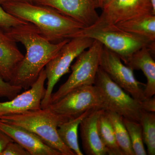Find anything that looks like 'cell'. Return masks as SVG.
I'll use <instances>...</instances> for the list:
<instances>
[{"instance_id":"6da1fadb","label":"cell","mask_w":155,"mask_h":155,"mask_svg":"<svg viewBox=\"0 0 155 155\" xmlns=\"http://www.w3.org/2000/svg\"><path fill=\"white\" fill-rule=\"evenodd\" d=\"M5 31L16 42L22 44L26 50L11 83L25 90L31 87L42 70L70 39L51 42L42 36L36 27L29 22Z\"/></svg>"},{"instance_id":"7a4b0ae2","label":"cell","mask_w":155,"mask_h":155,"mask_svg":"<svg viewBox=\"0 0 155 155\" xmlns=\"http://www.w3.org/2000/svg\"><path fill=\"white\" fill-rule=\"evenodd\" d=\"M1 5L12 16L33 24L42 36L51 42L73 38L85 28L81 23L48 6L23 1L5 2Z\"/></svg>"},{"instance_id":"3957f363","label":"cell","mask_w":155,"mask_h":155,"mask_svg":"<svg viewBox=\"0 0 155 155\" xmlns=\"http://www.w3.org/2000/svg\"><path fill=\"white\" fill-rule=\"evenodd\" d=\"M67 120L54 113L48 107L0 116V121L27 129L61 155H75L61 141L58 134L59 125Z\"/></svg>"},{"instance_id":"277c9868","label":"cell","mask_w":155,"mask_h":155,"mask_svg":"<svg viewBox=\"0 0 155 155\" xmlns=\"http://www.w3.org/2000/svg\"><path fill=\"white\" fill-rule=\"evenodd\" d=\"M76 37L89 38L97 41L118 55L125 64L135 52L142 48H147L153 54L155 52V43L121 30L115 25L85 28L79 31L75 37Z\"/></svg>"},{"instance_id":"5b68a950","label":"cell","mask_w":155,"mask_h":155,"mask_svg":"<svg viewBox=\"0 0 155 155\" xmlns=\"http://www.w3.org/2000/svg\"><path fill=\"white\" fill-rule=\"evenodd\" d=\"M48 107L59 116L69 120L91 110H109L101 90L95 85H85L69 92Z\"/></svg>"},{"instance_id":"8992f818","label":"cell","mask_w":155,"mask_h":155,"mask_svg":"<svg viewBox=\"0 0 155 155\" xmlns=\"http://www.w3.org/2000/svg\"><path fill=\"white\" fill-rule=\"evenodd\" d=\"M103 45L94 40L88 50H84L76 58L71 65L72 73L67 81L58 91L53 93L50 104L57 102L63 97L73 90L85 85H94Z\"/></svg>"},{"instance_id":"52a82bcc","label":"cell","mask_w":155,"mask_h":155,"mask_svg":"<svg viewBox=\"0 0 155 155\" xmlns=\"http://www.w3.org/2000/svg\"><path fill=\"white\" fill-rule=\"evenodd\" d=\"M94 40L89 38L76 37L70 39L47 64L45 71L47 86L41 103V108L49 106L54 87L61 77L69 72L73 61L79 54L88 49Z\"/></svg>"},{"instance_id":"ba28073f","label":"cell","mask_w":155,"mask_h":155,"mask_svg":"<svg viewBox=\"0 0 155 155\" xmlns=\"http://www.w3.org/2000/svg\"><path fill=\"white\" fill-rule=\"evenodd\" d=\"M94 85L99 87L105 96L109 110L123 118L139 122L142 110L141 102L132 97L109 77L99 67Z\"/></svg>"},{"instance_id":"9c48e42d","label":"cell","mask_w":155,"mask_h":155,"mask_svg":"<svg viewBox=\"0 0 155 155\" xmlns=\"http://www.w3.org/2000/svg\"><path fill=\"white\" fill-rule=\"evenodd\" d=\"M100 67L115 83L135 99L142 102L147 98L144 88L146 84L136 79L133 71L122 63L116 53L103 46L100 59Z\"/></svg>"},{"instance_id":"30bf717a","label":"cell","mask_w":155,"mask_h":155,"mask_svg":"<svg viewBox=\"0 0 155 155\" xmlns=\"http://www.w3.org/2000/svg\"><path fill=\"white\" fill-rule=\"evenodd\" d=\"M102 11L97 22L92 26L116 25L135 17L153 14L152 0H112Z\"/></svg>"},{"instance_id":"8fae6325","label":"cell","mask_w":155,"mask_h":155,"mask_svg":"<svg viewBox=\"0 0 155 155\" xmlns=\"http://www.w3.org/2000/svg\"><path fill=\"white\" fill-rule=\"evenodd\" d=\"M28 2L52 8L81 23L85 28L94 25L99 17L93 0H28Z\"/></svg>"},{"instance_id":"7c38bea8","label":"cell","mask_w":155,"mask_h":155,"mask_svg":"<svg viewBox=\"0 0 155 155\" xmlns=\"http://www.w3.org/2000/svg\"><path fill=\"white\" fill-rule=\"evenodd\" d=\"M46 79L44 68L30 88L9 101L0 102V116L20 114L41 108V101L46 91L45 83Z\"/></svg>"},{"instance_id":"4fadbf2b","label":"cell","mask_w":155,"mask_h":155,"mask_svg":"<svg viewBox=\"0 0 155 155\" xmlns=\"http://www.w3.org/2000/svg\"><path fill=\"white\" fill-rule=\"evenodd\" d=\"M0 129L14 141L21 145L30 155H61L34 134L23 127L0 121Z\"/></svg>"},{"instance_id":"5bb4252c","label":"cell","mask_w":155,"mask_h":155,"mask_svg":"<svg viewBox=\"0 0 155 155\" xmlns=\"http://www.w3.org/2000/svg\"><path fill=\"white\" fill-rule=\"evenodd\" d=\"M24 56L16 42L0 28V76L5 81L11 83Z\"/></svg>"},{"instance_id":"9a60e30c","label":"cell","mask_w":155,"mask_h":155,"mask_svg":"<svg viewBox=\"0 0 155 155\" xmlns=\"http://www.w3.org/2000/svg\"><path fill=\"white\" fill-rule=\"evenodd\" d=\"M97 110L86 116L79 125L82 148L87 155H108L107 151L100 138L97 122L101 111Z\"/></svg>"},{"instance_id":"2e32d148","label":"cell","mask_w":155,"mask_h":155,"mask_svg":"<svg viewBox=\"0 0 155 155\" xmlns=\"http://www.w3.org/2000/svg\"><path fill=\"white\" fill-rule=\"evenodd\" d=\"M133 70H140L146 77L147 82L144 88L147 98L155 94V62L152 53L147 47L135 52L125 64Z\"/></svg>"},{"instance_id":"e0dca14e","label":"cell","mask_w":155,"mask_h":155,"mask_svg":"<svg viewBox=\"0 0 155 155\" xmlns=\"http://www.w3.org/2000/svg\"><path fill=\"white\" fill-rule=\"evenodd\" d=\"M121 30L155 43V15L146 14L115 25Z\"/></svg>"},{"instance_id":"ac0fdd59","label":"cell","mask_w":155,"mask_h":155,"mask_svg":"<svg viewBox=\"0 0 155 155\" xmlns=\"http://www.w3.org/2000/svg\"><path fill=\"white\" fill-rule=\"evenodd\" d=\"M97 110L87 111L74 119L62 122L58 127V132L61 141L75 155H83L78 142V130L81 122L89 114Z\"/></svg>"},{"instance_id":"d6986e66","label":"cell","mask_w":155,"mask_h":155,"mask_svg":"<svg viewBox=\"0 0 155 155\" xmlns=\"http://www.w3.org/2000/svg\"><path fill=\"white\" fill-rule=\"evenodd\" d=\"M97 127L100 138L107 149L108 155H124L117 143L114 129L105 110H103L99 116Z\"/></svg>"},{"instance_id":"ffe728a7","label":"cell","mask_w":155,"mask_h":155,"mask_svg":"<svg viewBox=\"0 0 155 155\" xmlns=\"http://www.w3.org/2000/svg\"><path fill=\"white\" fill-rule=\"evenodd\" d=\"M105 112L114 129L117 143L124 155H135L122 116L114 111L105 110Z\"/></svg>"},{"instance_id":"44dd1931","label":"cell","mask_w":155,"mask_h":155,"mask_svg":"<svg viewBox=\"0 0 155 155\" xmlns=\"http://www.w3.org/2000/svg\"><path fill=\"white\" fill-rule=\"evenodd\" d=\"M140 122L142 128L143 143L147 147V154L155 155V113L143 111Z\"/></svg>"},{"instance_id":"7402d4cb","label":"cell","mask_w":155,"mask_h":155,"mask_svg":"<svg viewBox=\"0 0 155 155\" xmlns=\"http://www.w3.org/2000/svg\"><path fill=\"white\" fill-rule=\"evenodd\" d=\"M122 120L128 132L134 154L147 155L144 147L142 128L140 122L123 117H122Z\"/></svg>"},{"instance_id":"603a6c76","label":"cell","mask_w":155,"mask_h":155,"mask_svg":"<svg viewBox=\"0 0 155 155\" xmlns=\"http://www.w3.org/2000/svg\"><path fill=\"white\" fill-rule=\"evenodd\" d=\"M27 23L6 12L0 4V28L6 31Z\"/></svg>"},{"instance_id":"cb8c5ba5","label":"cell","mask_w":155,"mask_h":155,"mask_svg":"<svg viewBox=\"0 0 155 155\" xmlns=\"http://www.w3.org/2000/svg\"><path fill=\"white\" fill-rule=\"evenodd\" d=\"M22 89L5 81L0 76V98L6 97L9 100L19 94Z\"/></svg>"},{"instance_id":"d4e9b609","label":"cell","mask_w":155,"mask_h":155,"mask_svg":"<svg viewBox=\"0 0 155 155\" xmlns=\"http://www.w3.org/2000/svg\"><path fill=\"white\" fill-rule=\"evenodd\" d=\"M0 155H30L29 153L15 141L10 143Z\"/></svg>"},{"instance_id":"484cf974","label":"cell","mask_w":155,"mask_h":155,"mask_svg":"<svg viewBox=\"0 0 155 155\" xmlns=\"http://www.w3.org/2000/svg\"><path fill=\"white\" fill-rule=\"evenodd\" d=\"M141 108L143 111L146 112L155 113V97H152L146 98L141 102Z\"/></svg>"},{"instance_id":"4316f807","label":"cell","mask_w":155,"mask_h":155,"mask_svg":"<svg viewBox=\"0 0 155 155\" xmlns=\"http://www.w3.org/2000/svg\"><path fill=\"white\" fill-rule=\"evenodd\" d=\"M13 141L14 140L8 134L0 129V155L7 145Z\"/></svg>"},{"instance_id":"83f0119b","label":"cell","mask_w":155,"mask_h":155,"mask_svg":"<svg viewBox=\"0 0 155 155\" xmlns=\"http://www.w3.org/2000/svg\"><path fill=\"white\" fill-rule=\"evenodd\" d=\"M96 8L103 10L112 0H93Z\"/></svg>"},{"instance_id":"f1b7e54d","label":"cell","mask_w":155,"mask_h":155,"mask_svg":"<svg viewBox=\"0 0 155 155\" xmlns=\"http://www.w3.org/2000/svg\"><path fill=\"white\" fill-rule=\"evenodd\" d=\"M152 4L153 14L155 15V0H152Z\"/></svg>"},{"instance_id":"f546056e","label":"cell","mask_w":155,"mask_h":155,"mask_svg":"<svg viewBox=\"0 0 155 155\" xmlns=\"http://www.w3.org/2000/svg\"><path fill=\"white\" fill-rule=\"evenodd\" d=\"M28 1V0H0V4L2 3L5 2H10V1Z\"/></svg>"}]
</instances>
